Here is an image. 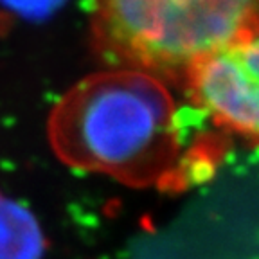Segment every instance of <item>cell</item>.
Returning <instances> with one entry per match:
<instances>
[{
    "label": "cell",
    "instance_id": "obj_6",
    "mask_svg": "<svg viewBox=\"0 0 259 259\" xmlns=\"http://www.w3.org/2000/svg\"><path fill=\"white\" fill-rule=\"evenodd\" d=\"M9 25H11V20H9L4 13H0V34H4L9 29Z\"/></svg>",
    "mask_w": 259,
    "mask_h": 259
},
{
    "label": "cell",
    "instance_id": "obj_5",
    "mask_svg": "<svg viewBox=\"0 0 259 259\" xmlns=\"http://www.w3.org/2000/svg\"><path fill=\"white\" fill-rule=\"evenodd\" d=\"M67 0H0V11L9 18V15L24 20L40 22L60 11Z\"/></svg>",
    "mask_w": 259,
    "mask_h": 259
},
{
    "label": "cell",
    "instance_id": "obj_4",
    "mask_svg": "<svg viewBox=\"0 0 259 259\" xmlns=\"http://www.w3.org/2000/svg\"><path fill=\"white\" fill-rule=\"evenodd\" d=\"M44 252L38 220L27 207L0 193V259H41Z\"/></svg>",
    "mask_w": 259,
    "mask_h": 259
},
{
    "label": "cell",
    "instance_id": "obj_1",
    "mask_svg": "<svg viewBox=\"0 0 259 259\" xmlns=\"http://www.w3.org/2000/svg\"><path fill=\"white\" fill-rule=\"evenodd\" d=\"M47 137L63 164L130 187H184L216 158L202 146L182 153L169 90L128 69L96 72L67 90L49 115Z\"/></svg>",
    "mask_w": 259,
    "mask_h": 259
},
{
    "label": "cell",
    "instance_id": "obj_3",
    "mask_svg": "<svg viewBox=\"0 0 259 259\" xmlns=\"http://www.w3.org/2000/svg\"><path fill=\"white\" fill-rule=\"evenodd\" d=\"M182 87L220 130L259 144V32L198 61Z\"/></svg>",
    "mask_w": 259,
    "mask_h": 259
},
{
    "label": "cell",
    "instance_id": "obj_2",
    "mask_svg": "<svg viewBox=\"0 0 259 259\" xmlns=\"http://www.w3.org/2000/svg\"><path fill=\"white\" fill-rule=\"evenodd\" d=\"M105 63L182 87L194 65L259 32V0H94Z\"/></svg>",
    "mask_w": 259,
    "mask_h": 259
}]
</instances>
